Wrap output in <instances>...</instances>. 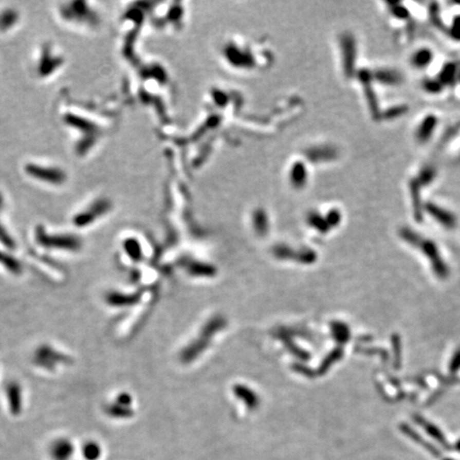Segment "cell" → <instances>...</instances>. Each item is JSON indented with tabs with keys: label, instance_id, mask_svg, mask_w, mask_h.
<instances>
[{
	"label": "cell",
	"instance_id": "1",
	"mask_svg": "<svg viewBox=\"0 0 460 460\" xmlns=\"http://www.w3.org/2000/svg\"><path fill=\"white\" fill-rule=\"evenodd\" d=\"M25 173L31 178H34L36 181L50 185V186H61L66 181L65 172L54 165L42 164V163H27L25 165Z\"/></svg>",
	"mask_w": 460,
	"mask_h": 460
},
{
	"label": "cell",
	"instance_id": "2",
	"mask_svg": "<svg viewBox=\"0 0 460 460\" xmlns=\"http://www.w3.org/2000/svg\"><path fill=\"white\" fill-rule=\"evenodd\" d=\"M36 242L45 248L62 249L77 251L80 249L82 242L76 235L72 234H49L43 227L36 230Z\"/></svg>",
	"mask_w": 460,
	"mask_h": 460
},
{
	"label": "cell",
	"instance_id": "3",
	"mask_svg": "<svg viewBox=\"0 0 460 460\" xmlns=\"http://www.w3.org/2000/svg\"><path fill=\"white\" fill-rule=\"evenodd\" d=\"M357 76H358V80L360 81V83L362 85V91H363L364 97L366 99V103H367L371 116H372V118L375 122L381 121L382 111L380 109L379 101H378L376 92H375L374 86H373L374 80H373L372 70H370L369 68H362L358 71Z\"/></svg>",
	"mask_w": 460,
	"mask_h": 460
},
{
	"label": "cell",
	"instance_id": "4",
	"mask_svg": "<svg viewBox=\"0 0 460 460\" xmlns=\"http://www.w3.org/2000/svg\"><path fill=\"white\" fill-rule=\"evenodd\" d=\"M62 16L67 22L94 24V12L85 3H71L62 8Z\"/></svg>",
	"mask_w": 460,
	"mask_h": 460
},
{
	"label": "cell",
	"instance_id": "5",
	"mask_svg": "<svg viewBox=\"0 0 460 460\" xmlns=\"http://www.w3.org/2000/svg\"><path fill=\"white\" fill-rule=\"evenodd\" d=\"M34 361L38 365L44 369L52 370L58 363H67L69 361V357L62 353L54 351V348L50 346L44 345L36 351Z\"/></svg>",
	"mask_w": 460,
	"mask_h": 460
},
{
	"label": "cell",
	"instance_id": "6",
	"mask_svg": "<svg viewBox=\"0 0 460 460\" xmlns=\"http://www.w3.org/2000/svg\"><path fill=\"white\" fill-rule=\"evenodd\" d=\"M106 204L103 201L92 203L87 208H84L82 211L75 215L72 222L73 225L77 227H86L91 225L99 216H101L105 212Z\"/></svg>",
	"mask_w": 460,
	"mask_h": 460
},
{
	"label": "cell",
	"instance_id": "7",
	"mask_svg": "<svg viewBox=\"0 0 460 460\" xmlns=\"http://www.w3.org/2000/svg\"><path fill=\"white\" fill-rule=\"evenodd\" d=\"M424 209L430 216L438 220V223H440V224L443 225L444 227L454 228L457 224L456 216L452 212L448 211L447 209H444V208L434 203H427L424 206Z\"/></svg>",
	"mask_w": 460,
	"mask_h": 460
},
{
	"label": "cell",
	"instance_id": "8",
	"mask_svg": "<svg viewBox=\"0 0 460 460\" xmlns=\"http://www.w3.org/2000/svg\"><path fill=\"white\" fill-rule=\"evenodd\" d=\"M439 120L435 114H428L426 115L422 122L419 124L417 130H415V140H417L420 144L427 143L430 139H432L434 132L438 126Z\"/></svg>",
	"mask_w": 460,
	"mask_h": 460
},
{
	"label": "cell",
	"instance_id": "9",
	"mask_svg": "<svg viewBox=\"0 0 460 460\" xmlns=\"http://www.w3.org/2000/svg\"><path fill=\"white\" fill-rule=\"evenodd\" d=\"M409 193L411 196V203H412V210L414 218L418 222H422L423 219V212H424V205L422 201V187L419 183L418 179L415 177L411 178L409 183Z\"/></svg>",
	"mask_w": 460,
	"mask_h": 460
},
{
	"label": "cell",
	"instance_id": "10",
	"mask_svg": "<svg viewBox=\"0 0 460 460\" xmlns=\"http://www.w3.org/2000/svg\"><path fill=\"white\" fill-rule=\"evenodd\" d=\"M343 56H344V70L348 77L355 73L356 63V41L352 34H345L342 40Z\"/></svg>",
	"mask_w": 460,
	"mask_h": 460
},
{
	"label": "cell",
	"instance_id": "11",
	"mask_svg": "<svg viewBox=\"0 0 460 460\" xmlns=\"http://www.w3.org/2000/svg\"><path fill=\"white\" fill-rule=\"evenodd\" d=\"M373 80L387 86H396L403 82L404 77L396 69L392 68H377L372 70Z\"/></svg>",
	"mask_w": 460,
	"mask_h": 460
},
{
	"label": "cell",
	"instance_id": "12",
	"mask_svg": "<svg viewBox=\"0 0 460 460\" xmlns=\"http://www.w3.org/2000/svg\"><path fill=\"white\" fill-rule=\"evenodd\" d=\"M459 71V64L456 62H447L442 66L438 75V79L444 87H455L458 82Z\"/></svg>",
	"mask_w": 460,
	"mask_h": 460
},
{
	"label": "cell",
	"instance_id": "13",
	"mask_svg": "<svg viewBox=\"0 0 460 460\" xmlns=\"http://www.w3.org/2000/svg\"><path fill=\"white\" fill-rule=\"evenodd\" d=\"M6 394L10 411L13 414H20L23 405L21 385L17 382H10L6 388Z\"/></svg>",
	"mask_w": 460,
	"mask_h": 460
},
{
	"label": "cell",
	"instance_id": "14",
	"mask_svg": "<svg viewBox=\"0 0 460 460\" xmlns=\"http://www.w3.org/2000/svg\"><path fill=\"white\" fill-rule=\"evenodd\" d=\"M434 60V52L432 49L423 47L415 50L410 59V62L413 67L417 69H424L430 65Z\"/></svg>",
	"mask_w": 460,
	"mask_h": 460
},
{
	"label": "cell",
	"instance_id": "15",
	"mask_svg": "<svg viewBox=\"0 0 460 460\" xmlns=\"http://www.w3.org/2000/svg\"><path fill=\"white\" fill-rule=\"evenodd\" d=\"M72 454V445L67 440H58L52 447V456L56 460H66Z\"/></svg>",
	"mask_w": 460,
	"mask_h": 460
},
{
	"label": "cell",
	"instance_id": "16",
	"mask_svg": "<svg viewBox=\"0 0 460 460\" xmlns=\"http://www.w3.org/2000/svg\"><path fill=\"white\" fill-rule=\"evenodd\" d=\"M409 112V107L405 103L402 105H395L387 108L382 111L381 113V120L382 121H394L399 117H403Z\"/></svg>",
	"mask_w": 460,
	"mask_h": 460
},
{
	"label": "cell",
	"instance_id": "17",
	"mask_svg": "<svg viewBox=\"0 0 460 460\" xmlns=\"http://www.w3.org/2000/svg\"><path fill=\"white\" fill-rule=\"evenodd\" d=\"M437 177V169L433 164H425L419 172L418 176L415 177L418 179L421 187H427L435 181Z\"/></svg>",
	"mask_w": 460,
	"mask_h": 460
},
{
	"label": "cell",
	"instance_id": "18",
	"mask_svg": "<svg viewBox=\"0 0 460 460\" xmlns=\"http://www.w3.org/2000/svg\"><path fill=\"white\" fill-rule=\"evenodd\" d=\"M428 12H429V19L432 24L438 29V30L448 33L449 27L445 26V24L443 23L441 16H440V8L439 5L437 3H432L429 5L428 8Z\"/></svg>",
	"mask_w": 460,
	"mask_h": 460
},
{
	"label": "cell",
	"instance_id": "19",
	"mask_svg": "<svg viewBox=\"0 0 460 460\" xmlns=\"http://www.w3.org/2000/svg\"><path fill=\"white\" fill-rule=\"evenodd\" d=\"M387 8L393 17L399 21L410 20V11L402 3H387Z\"/></svg>",
	"mask_w": 460,
	"mask_h": 460
},
{
	"label": "cell",
	"instance_id": "20",
	"mask_svg": "<svg viewBox=\"0 0 460 460\" xmlns=\"http://www.w3.org/2000/svg\"><path fill=\"white\" fill-rule=\"evenodd\" d=\"M19 14L14 10H7L0 13V30L7 31L11 27L16 24Z\"/></svg>",
	"mask_w": 460,
	"mask_h": 460
},
{
	"label": "cell",
	"instance_id": "21",
	"mask_svg": "<svg viewBox=\"0 0 460 460\" xmlns=\"http://www.w3.org/2000/svg\"><path fill=\"white\" fill-rule=\"evenodd\" d=\"M459 132H460V122L445 130V132L442 135V138L440 139V141L438 143L437 150H442V148H444L451 141H453L458 136Z\"/></svg>",
	"mask_w": 460,
	"mask_h": 460
},
{
	"label": "cell",
	"instance_id": "22",
	"mask_svg": "<svg viewBox=\"0 0 460 460\" xmlns=\"http://www.w3.org/2000/svg\"><path fill=\"white\" fill-rule=\"evenodd\" d=\"M0 263H2L6 269L11 271L13 274H21L22 273V265L21 263L7 254L0 251Z\"/></svg>",
	"mask_w": 460,
	"mask_h": 460
},
{
	"label": "cell",
	"instance_id": "23",
	"mask_svg": "<svg viewBox=\"0 0 460 460\" xmlns=\"http://www.w3.org/2000/svg\"><path fill=\"white\" fill-rule=\"evenodd\" d=\"M422 87L426 93L433 95L440 94L444 88V86L442 85V83L439 81L438 78H425L422 81Z\"/></svg>",
	"mask_w": 460,
	"mask_h": 460
},
{
	"label": "cell",
	"instance_id": "24",
	"mask_svg": "<svg viewBox=\"0 0 460 460\" xmlns=\"http://www.w3.org/2000/svg\"><path fill=\"white\" fill-rule=\"evenodd\" d=\"M82 453L87 460H96L100 455V449L95 442H87L84 444Z\"/></svg>",
	"mask_w": 460,
	"mask_h": 460
},
{
	"label": "cell",
	"instance_id": "25",
	"mask_svg": "<svg viewBox=\"0 0 460 460\" xmlns=\"http://www.w3.org/2000/svg\"><path fill=\"white\" fill-rule=\"evenodd\" d=\"M448 34L457 42H460V15L454 17L452 25L449 27Z\"/></svg>",
	"mask_w": 460,
	"mask_h": 460
},
{
	"label": "cell",
	"instance_id": "26",
	"mask_svg": "<svg viewBox=\"0 0 460 460\" xmlns=\"http://www.w3.org/2000/svg\"><path fill=\"white\" fill-rule=\"evenodd\" d=\"M0 241H2V243L4 245H6V246H8L10 248L14 247L13 239L11 238L10 234L6 231V229L2 225H0Z\"/></svg>",
	"mask_w": 460,
	"mask_h": 460
},
{
	"label": "cell",
	"instance_id": "27",
	"mask_svg": "<svg viewBox=\"0 0 460 460\" xmlns=\"http://www.w3.org/2000/svg\"><path fill=\"white\" fill-rule=\"evenodd\" d=\"M458 162H460V154H459V157H458V160H457Z\"/></svg>",
	"mask_w": 460,
	"mask_h": 460
}]
</instances>
